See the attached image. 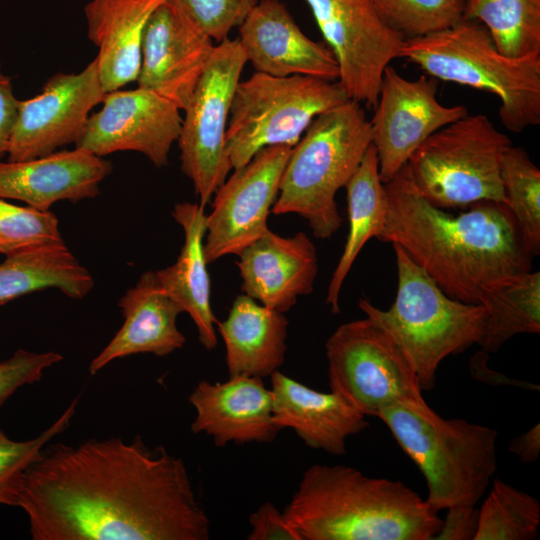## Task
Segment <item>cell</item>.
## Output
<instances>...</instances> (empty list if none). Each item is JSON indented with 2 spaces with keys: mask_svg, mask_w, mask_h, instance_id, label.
Instances as JSON below:
<instances>
[{
  "mask_svg": "<svg viewBox=\"0 0 540 540\" xmlns=\"http://www.w3.org/2000/svg\"><path fill=\"white\" fill-rule=\"evenodd\" d=\"M16 507L34 540H208L210 519L182 458L137 436L45 447Z\"/></svg>",
  "mask_w": 540,
  "mask_h": 540,
  "instance_id": "6da1fadb",
  "label": "cell"
},
{
  "mask_svg": "<svg viewBox=\"0 0 540 540\" xmlns=\"http://www.w3.org/2000/svg\"><path fill=\"white\" fill-rule=\"evenodd\" d=\"M385 188L389 209L378 239L402 247L449 297L479 304L487 289L532 270L505 203L479 201L452 215L418 192L407 165Z\"/></svg>",
  "mask_w": 540,
  "mask_h": 540,
  "instance_id": "7a4b0ae2",
  "label": "cell"
},
{
  "mask_svg": "<svg viewBox=\"0 0 540 540\" xmlns=\"http://www.w3.org/2000/svg\"><path fill=\"white\" fill-rule=\"evenodd\" d=\"M301 540H434L442 519L401 481L311 465L283 510Z\"/></svg>",
  "mask_w": 540,
  "mask_h": 540,
  "instance_id": "3957f363",
  "label": "cell"
},
{
  "mask_svg": "<svg viewBox=\"0 0 540 540\" xmlns=\"http://www.w3.org/2000/svg\"><path fill=\"white\" fill-rule=\"evenodd\" d=\"M378 418L424 476L435 512L478 503L497 469V430L445 419L424 399L393 404Z\"/></svg>",
  "mask_w": 540,
  "mask_h": 540,
  "instance_id": "277c9868",
  "label": "cell"
},
{
  "mask_svg": "<svg viewBox=\"0 0 540 540\" xmlns=\"http://www.w3.org/2000/svg\"><path fill=\"white\" fill-rule=\"evenodd\" d=\"M400 57L437 80L497 96L500 121L511 132L540 124V54H502L477 21L463 18L441 31L408 38Z\"/></svg>",
  "mask_w": 540,
  "mask_h": 540,
  "instance_id": "5b68a950",
  "label": "cell"
},
{
  "mask_svg": "<svg viewBox=\"0 0 540 540\" xmlns=\"http://www.w3.org/2000/svg\"><path fill=\"white\" fill-rule=\"evenodd\" d=\"M370 144V121L360 103L349 99L319 114L291 149L271 212L298 214L317 238H330L342 222L336 193Z\"/></svg>",
  "mask_w": 540,
  "mask_h": 540,
  "instance_id": "8992f818",
  "label": "cell"
},
{
  "mask_svg": "<svg viewBox=\"0 0 540 540\" xmlns=\"http://www.w3.org/2000/svg\"><path fill=\"white\" fill-rule=\"evenodd\" d=\"M392 247L398 275L394 303L381 310L361 298L358 306L392 337L411 363L422 390L430 391L446 357L479 345L486 312L481 304L449 297L402 247Z\"/></svg>",
  "mask_w": 540,
  "mask_h": 540,
  "instance_id": "52a82bcc",
  "label": "cell"
},
{
  "mask_svg": "<svg viewBox=\"0 0 540 540\" xmlns=\"http://www.w3.org/2000/svg\"><path fill=\"white\" fill-rule=\"evenodd\" d=\"M511 145L486 115L467 114L428 137L406 165L418 192L441 209L505 203L501 165Z\"/></svg>",
  "mask_w": 540,
  "mask_h": 540,
  "instance_id": "ba28073f",
  "label": "cell"
},
{
  "mask_svg": "<svg viewBox=\"0 0 540 540\" xmlns=\"http://www.w3.org/2000/svg\"><path fill=\"white\" fill-rule=\"evenodd\" d=\"M347 100L337 80L255 72L239 81L226 131L232 170L244 166L265 147H293L315 117Z\"/></svg>",
  "mask_w": 540,
  "mask_h": 540,
  "instance_id": "9c48e42d",
  "label": "cell"
},
{
  "mask_svg": "<svg viewBox=\"0 0 540 540\" xmlns=\"http://www.w3.org/2000/svg\"><path fill=\"white\" fill-rule=\"evenodd\" d=\"M330 391L366 417L423 400L418 377L400 347L366 317L341 324L325 343Z\"/></svg>",
  "mask_w": 540,
  "mask_h": 540,
  "instance_id": "30bf717a",
  "label": "cell"
},
{
  "mask_svg": "<svg viewBox=\"0 0 540 540\" xmlns=\"http://www.w3.org/2000/svg\"><path fill=\"white\" fill-rule=\"evenodd\" d=\"M247 58L238 39L215 45L187 106L177 139L182 172L191 180L202 208L226 180L232 166L226 131L236 87Z\"/></svg>",
  "mask_w": 540,
  "mask_h": 540,
  "instance_id": "8fae6325",
  "label": "cell"
},
{
  "mask_svg": "<svg viewBox=\"0 0 540 540\" xmlns=\"http://www.w3.org/2000/svg\"><path fill=\"white\" fill-rule=\"evenodd\" d=\"M339 68L349 99L374 108L384 70L400 57L406 38L378 14L371 0H305Z\"/></svg>",
  "mask_w": 540,
  "mask_h": 540,
  "instance_id": "7c38bea8",
  "label": "cell"
},
{
  "mask_svg": "<svg viewBox=\"0 0 540 540\" xmlns=\"http://www.w3.org/2000/svg\"><path fill=\"white\" fill-rule=\"evenodd\" d=\"M437 91L438 81L433 77L409 80L390 65L384 70L375 112L369 120L384 184L428 137L468 114L464 105L441 104Z\"/></svg>",
  "mask_w": 540,
  "mask_h": 540,
  "instance_id": "4fadbf2b",
  "label": "cell"
},
{
  "mask_svg": "<svg viewBox=\"0 0 540 540\" xmlns=\"http://www.w3.org/2000/svg\"><path fill=\"white\" fill-rule=\"evenodd\" d=\"M292 147L268 146L257 152L214 193L207 215L204 254L207 263L238 255L269 230L267 218L277 198Z\"/></svg>",
  "mask_w": 540,
  "mask_h": 540,
  "instance_id": "5bb4252c",
  "label": "cell"
},
{
  "mask_svg": "<svg viewBox=\"0 0 540 540\" xmlns=\"http://www.w3.org/2000/svg\"><path fill=\"white\" fill-rule=\"evenodd\" d=\"M105 93L96 59L78 73L51 76L40 93L18 101L8 161L37 158L76 144Z\"/></svg>",
  "mask_w": 540,
  "mask_h": 540,
  "instance_id": "9a60e30c",
  "label": "cell"
},
{
  "mask_svg": "<svg viewBox=\"0 0 540 540\" xmlns=\"http://www.w3.org/2000/svg\"><path fill=\"white\" fill-rule=\"evenodd\" d=\"M101 104L100 110L91 113L77 148L100 157L136 151L156 167L168 164L182 124L176 105L141 87L106 92Z\"/></svg>",
  "mask_w": 540,
  "mask_h": 540,
  "instance_id": "2e32d148",
  "label": "cell"
},
{
  "mask_svg": "<svg viewBox=\"0 0 540 540\" xmlns=\"http://www.w3.org/2000/svg\"><path fill=\"white\" fill-rule=\"evenodd\" d=\"M213 40L175 0L152 13L143 37L138 87L187 106L214 50Z\"/></svg>",
  "mask_w": 540,
  "mask_h": 540,
  "instance_id": "e0dca14e",
  "label": "cell"
},
{
  "mask_svg": "<svg viewBox=\"0 0 540 540\" xmlns=\"http://www.w3.org/2000/svg\"><path fill=\"white\" fill-rule=\"evenodd\" d=\"M238 40L256 72L338 80L332 51L308 38L279 0L258 1L239 26Z\"/></svg>",
  "mask_w": 540,
  "mask_h": 540,
  "instance_id": "ac0fdd59",
  "label": "cell"
},
{
  "mask_svg": "<svg viewBox=\"0 0 540 540\" xmlns=\"http://www.w3.org/2000/svg\"><path fill=\"white\" fill-rule=\"evenodd\" d=\"M195 410L194 434L212 437L217 447L228 443H270L279 428L272 419V393L262 378L229 377L225 382H199L188 397Z\"/></svg>",
  "mask_w": 540,
  "mask_h": 540,
  "instance_id": "d6986e66",
  "label": "cell"
},
{
  "mask_svg": "<svg viewBox=\"0 0 540 540\" xmlns=\"http://www.w3.org/2000/svg\"><path fill=\"white\" fill-rule=\"evenodd\" d=\"M238 256L243 293L268 308L285 313L313 291L318 258L304 232L282 237L269 229Z\"/></svg>",
  "mask_w": 540,
  "mask_h": 540,
  "instance_id": "ffe728a7",
  "label": "cell"
},
{
  "mask_svg": "<svg viewBox=\"0 0 540 540\" xmlns=\"http://www.w3.org/2000/svg\"><path fill=\"white\" fill-rule=\"evenodd\" d=\"M111 170L108 160L77 147L28 160H1L0 198L48 211L58 201L96 197Z\"/></svg>",
  "mask_w": 540,
  "mask_h": 540,
  "instance_id": "44dd1931",
  "label": "cell"
},
{
  "mask_svg": "<svg viewBox=\"0 0 540 540\" xmlns=\"http://www.w3.org/2000/svg\"><path fill=\"white\" fill-rule=\"evenodd\" d=\"M270 378L274 424L280 431L294 430L310 448L343 455L347 439L369 425L366 416L332 391L314 390L279 370Z\"/></svg>",
  "mask_w": 540,
  "mask_h": 540,
  "instance_id": "7402d4cb",
  "label": "cell"
},
{
  "mask_svg": "<svg viewBox=\"0 0 540 540\" xmlns=\"http://www.w3.org/2000/svg\"><path fill=\"white\" fill-rule=\"evenodd\" d=\"M124 322L110 342L90 362L96 374L113 360L140 353L166 356L181 349L185 336L177 327L181 307L159 284L155 272H144L118 301Z\"/></svg>",
  "mask_w": 540,
  "mask_h": 540,
  "instance_id": "603a6c76",
  "label": "cell"
},
{
  "mask_svg": "<svg viewBox=\"0 0 540 540\" xmlns=\"http://www.w3.org/2000/svg\"><path fill=\"white\" fill-rule=\"evenodd\" d=\"M165 0H90L84 7L88 38L105 92L137 81L147 23Z\"/></svg>",
  "mask_w": 540,
  "mask_h": 540,
  "instance_id": "cb8c5ba5",
  "label": "cell"
},
{
  "mask_svg": "<svg viewBox=\"0 0 540 540\" xmlns=\"http://www.w3.org/2000/svg\"><path fill=\"white\" fill-rule=\"evenodd\" d=\"M172 217L183 229L184 244L176 262L155 275L165 292L192 318L201 345L213 350L218 343V320L211 308L204 254L207 215L198 203L182 202L174 206Z\"/></svg>",
  "mask_w": 540,
  "mask_h": 540,
  "instance_id": "d4e9b609",
  "label": "cell"
},
{
  "mask_svg": "<svg viewBox=\"0 0 540 540\" xmlns=\"http://www.w3.org/2000/svg\"><path fill=\"white\" fill-rule=\"evenodd\" d=\"M216 325L225 344L229 377L264 378L283 365L288 329L284 313L241 294Z\"/></svg>",
  "mask_w": 540,
  "mask_h": 540,
  "instance_id": "484cf974",
  "label": "cell"
},
{
  "mask_svg": "<svg viewBox=\"0 0 540 540\" xmlns=\"http://www.w3.org/2000/svg\"><path fill=\"white\" fill-rule=\"evenodd\" d=\"M93 286L91 274L63 240L7 255L0 264V306L47 288L81 299Z\"/></svg>",
  "mask_w": 540,
  "mask_h": 540,
  "instance_id": "4316f807",
  "label": "cell"
},
{
  "mask_svg": "<svg viewBox=\"0 0 540 540\" xmlns=\"http://www.w3.org/2000/svg\"><path fill=\"white\" fill-rule=\"evenodd\" d=\"M345 188L349 231L326 296V303L333 313L340 312V291L356 257L371 238H379L388 214V195L380 178L378 158L372 143Z\"/></svg>",
  "mask_w": 540,
  "mask_h": 540,
  "instance_id": "83f0119b",
  "label": "cell"
},
{
  "mask_svg": "<svg viewBox=\"0 0 540 540\" xmlns=\"http://www.w3.org/2000/svg\"><path fill=\"white\" fill-rule=\"evenodd\" d=\"M479 304L486 312L479 346L488 355L515 335L539 333L540 272L531 270L487 289Z\"/></svg>",
  "mask_w": 540,
  "mask_h": 540,
  "instance_id": "f1b7e54d",
  "label": "cell"
},
{
  "mask_svg": "<svg viewBox=\"0 0 540 540\" xmlns=\"http://www.w3.org/2000/svg\"><path fill=\"white\" fill-rule=\"evenodd\" d=\"M463 2V18L481 23L502 54L514 58L540 54V0Z\"/></svg>",
  "mask_w": 540,
  "mask_h": 540,
  "instance_id": "f546056e",
  "label": "cell"
},
{
  "mask_svg": "<svg viewBox=\"0 0 540 540\" xmlns=\"http://www.w3.org/2000/svg\"><path fill=\"white\" fill-rule=\"evenodd\" d=\"M539 525V500L496 478L478 510L474 540H533Z\"/></svg>",
  "mask_w": 540,
  "mask_h": 540,
  "instance_id": "4dcf8cb0",
  "label": "cell"
},
{
  "mask_svg": "<svg viewBox=\"0 0 540 540\" xmlns=\"http://www.w3.org/2000/svg\"><path fill=\"white\" fill-rule=\"evenodd\" d=\"M505 204L532 257L540 253V170L525 149L511 145L501 165Z\"/></svg>",
  "mask_w": 540,
  "mask_h": 540,
  "instance_id": "1f68e13d",
  "label": "cell"
},
{
  "mask_svg": "<svg viewBox=\"0 0 540 540\" xmlns=\"http://www.w3.org/2000/svg\"><path fill=\"white\" fill-rule=\"evenodd\" d=\"M77 402L78 399H74L63 413L35 438L13 440L0 428V505H17L26 471L47 444L69 427Z\"/></svg>",
  "mask_w": 540,
  "mask_h": 540,
  "instance_id": "d6a6232c",
  "label": "cell"
},
{
  "mask_svg": "<svg viewBox=\"0 0 540 540\" xmlns=\"http://www.w3.org/2000/svg\"><path fill=\"white\" fill-rule=\"evenodd\" d=\"M381 18L406 39L449 28L463 19V0H371Z\"/></svg>",
  "mask_w": 540,
  "mask_h": 540,
  "instance_id": "836d02e7",
  "label": "cell"
},
{
  "mask_svg": "<svg viewBox=\"0 0 540 540\" xmlns=\"http://www.w3.org/2000/svg\"><path fill=\"white\" fill-rule=\"evenodd\" d=\"M59 241V221L52 212L14 205L0 198V254L7 256Z\"/></svg>",
  "mask_w": 540,
  "mask_h": 540,
  "instance_id": "e575fe53",
  "label": "cell"
},
{
  "mask_svg": "<svg viewBox=\"0 0 540 540\" xmlns=\"http://www.w3.org/2000/svg\"><path fill=\"white\" fill-rule=\"evenodd\" d=\"M190 19L217 43L239 27L259 0H175Z\"/></svg>",
  "mask_w": 540,
  "mask_h": 540,
  "instance_id": "d590c367",
  "label": "cell"
},
{
  "mask_svg": "<svg viewBox=\"0 0 540 540\" xmlns=\"http://www.w3.org/2000/svg\"><path fill=\"white\" fill-rule=\"evenodd\" d=\"M57 352H32L18 349L0 361V407L21 387L41 380L44 371L62 361Z\"/></svg>",
  "mask_w": 540,
  "mask_h": 540,
  "instance_id": "8d00e7d4",
  "label": "cell"
},
{
  "mask_svg": "<svg viewBox=\"0 0 540 540\" xmlns=\"http://www.w3.org/2000/svg\"><path fill=\"white\" fill-rule=\"evenodd\" d=\"M248 540H301L297 531L271 502H266L249 516Z\"/></svg>",
  "mask_w": 540,
  "mask_h": 540,
  "instance_id": "74e56055",
  "label": "cell"
},
{
  "mask_svg": "<svg viewBox=\"0 0 540 540\" xmlns=\"http://www.w3.org/2000/svg\"><path fill=\"white\" fill-rule=\"evenodd\" d=\"M447 510L434 540H474L478 526L475 506H455Z\"/></svg>",
  "mask_w": 540,
  "mask_h": 540,
  "instance_id": "f35d334b",
  "label": "cell"
},
{
  "mask_svg": "<svg viewBox=\"0 0 540 540\" xmlns=\"http://www.w3.org/2000/svg\"><path fill=\"white\" fill-rule=\"evenodd\" d=\"M18 101L13 92L11 79L3 73L0 66V161L7 155L17 117Z\"/></svg>",
  "mask_w": 540,
  "mask_h": 540,
  "instance_id": "ab89813d",
  "label": "cell"
},
{
  "mask_svg": "<svg viewBox=\"0 0 540 540\" xmlns=\"http://www.w3.org/2000/svg\"><path fill=\"white\" fill-rule=\"evenodd\" d=\"M508 450L523 463H534L540 455V425L532 426L526 432L510 441Z\"/></svg>",
  "mask_w": 540,
  "mask_h": 540,
  "instance_id": "60d3db41",
  "label": "cell"
}]
</instances>
